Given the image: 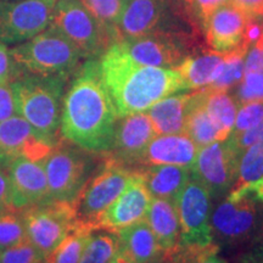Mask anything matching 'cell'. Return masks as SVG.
<instances>
[{"label": "cell", "instance_id": "6da1fadb", "mask_svg": "<svg viewBox=\"0 0 263 263\" xmlns=\"http://www.w3.org/2000/svg\"><path fill=\"white\" fill-rule=\"evenodd\" d=\"M118 121L97 59H88L73 73L64 95L61 137L82 149L105 155L111 150Z\"/></svg>", "mask_w": 263, "mask_h": 263}, {"label": "cell", "instance_id": "7a4b0ae2", "mask_svg": "<svg viewBox=\"0 0 263 263\" xmlns=\"http://www.w3.org/2000/svg\"><path fill=\"white\" fill-rule=\"evenodd\" d=\"M99 65L118 118L143 112L157 101L186 90L182 77L174 68L138 64L120 43L105 50Z\"/></svg>", "mask_w": 263, "mask_h": 263}, {"label": "cell", "instance_id": "3957f363", "mask_svg": "<svg viewBox=\"0 0 263 263\" xmlns=\"http://www.w3.org/2000/svg\"><path fill=\"white\" fill-rule=\"evenodd\" d=\"M67 76L20 73L10 82L16 111L43 140L54 146L61 139V111Z\"/></svg>", "mask_w": 263, "mask_h": 263}, {"label": "cell", "instance_id": "277c9868", "mask_svg": "<svg viewBox=\"0 0 263 263\" xmlns=\"http://www.w3.org/2000/svg\"><path fill=\"white\" fill-rule=\"evenodd\" d=\"M10 55L20 73L67 77L73 76L84 59L80 49L52 25L35 37L14 45Z\"/></svg>", "mask_w": 263, "mask_h": 263}, {"label": "cell", "instance_id": "5b68a950", "mask_svg": "<svg viewBox=\"0 0 263 263\" xmlns=\"http://www.w3.org/2000/svg\"><path fill=\"white\" fill-rule=\"evenodd\" d=\"M97 154L82 149L61 138L42 161L52 201L73 203L97 168Z\"/></svg>", "mask_w": 263, "mask_h": 263}, {"label": "cell", "instance_id": "8992f818", "mask_svg": "<svg viewBox=\"0 0 263 263\" xmlns=\"http://www.w3.org/2000/svg\"><path fill=\"white\" fill-rule=\"evenodd\" d=\"M101 157L103 161L91 173L73 202L80 226L90 230H95V223L101 213L126 190L137 172L112 157Z\"/></svg>", "mask_w": 263, "mask_h": 263}, {"label": "cell", "instance_id": "52a82bcc", "mask_svg": "<svg viewBox=\"0 0 263 263\" xmlns=\"http://www.w3.org/2000/svg\"><path fill=\"white\" fill-rule=\"evenodd\" d=\"M80 49L84 59H97L112 45L110 37L82 0H58L51 24Z\"/></svg>", "mask_w": 263, "mask_h": 263}, {"label": "cell", "instance_id": "ba28073f", "mask_svg": "<svg viewBox=\"0 0 263 263\" xmlns=\"http://www.w3.org/2000/svg\"><path fill=\"white\" fill-rule=\"evenodd\" d=\"M26 236L45 258L80 226L73 203L49 201L22 210Z\"/></svg>", "mask_w": 263, "mask_h": 263}, {"label": "cell", "instance_id": "9c48e42d", "mask_svg": "<svg viewBox=\"0 0 263 263\" xmlns=\"http://www.w3.org/2000/svg\"><path fill=\"white\" fill-rule=\"evenodd\" d=\"M58 0H0V42L17 45L48 28Z\"/></svg>", "mask_w": 263, "mask_h": 263}, {"label": "cell", "instance_id": "30bf717a", "mask_svg": "<svg viewBox=\"0 0 263 263\" xmlns=\"http://www.w3.org/2000/svg\"><path fill=\"white\" fill-rule=\"evenodd\" d=\"M211 194L199 180L190 177L174 200L180 224L179 245L213 244L211 228Z\"/></svg>", "mask_w": 263, "mask_h": 263}, {"label": "cell", "instance_id": "8fae6325", "mask_svg": "<svg viewBox=\"0 0 263 263\" xmlns=\"http://www.w3.org/2000/svg\"><path fill=\"white\" fill-rule=\"evenodd\" d=\"M241 153L228 138L217 140L197 151L190 167L192 177L209 190L211 196L222 195L232 188Z\"/></svg>", "mask_w": 263, "mask_h": 263}, {"label": "cell", "instance_id": "7c38bea8", "mask_svg": "<svg viewBox=\"0 0 263 263\" xmlns=\"http://www.w3.org/2000/svg\"><path fill=\"white\" fill-rule=\"evenodd\" d=\"M185 14L174 0H129L117 27V43L170 27Z\"/></svg>", "mask_w": 263, "mask_h": 263}, {"label": "cell", "instance_id": "4fadbf2b", "mask_svg": "<svg viewBox=\"0 0 263 263\" xmlns=\"http://www.w3.org/2000/svg\"><path fill=\"white\" fill-rule=\"evenodd\" d=\"M157 136L149 116L139 112L118 118L111 150L105 155L132 171L140 170V161L151 140Z\"/></svg>", "mask_w": 263, "mask_h": 263}, {"label": "cell", "instance_id": "5bb4252c", "mask_svg": "<svg viewBox=\"0 0 263 263\" xmlns=\"http://www.w3.org/2000/svg\"><path fill=\"white\" fill-rule=\"evenodd\" d=\"M51 149L20 115L0 122V166L4 168L18 159L43 161Z\"/></svg>", "mask_w": 263, "mask_h": 263}, {"label": "cell", "instance_id": "9a60e30c", "mask_svg": "<svg viewBox=\"0 0 263 263\" xmlns=\"http://www.w3.org/2000/svg\"><path fill=\"white\" fill-rule=\"evenodd\" d=\"M151 199L140 173L136 172L126 190L101 213L95 223V230L104 229L118 233L146 217Z\"/></svg>", "mask_w": 263, "mask_h": 263}, {"label": "cell", "instance_id": "2e32d148", "mask_svg": "<svg viewBox=\"0 0 263 263\" xmlns=\"http://www.w3.org/2000/svg\"><path fill=\"white\" fill-rule=\"evenodd\" d=\"M256 200L251 195L241 199H226L217 206L211 215L213 241L215 238L227 244L245 240L255 227Z\"/></svg>", "mask_w": 263, "mask_h": 263}, {"label": "cell", "instance_id": "e0dca14e", "mask_svg": "<svg viewBox=\"0 0 263 263\" xmlns=\"http://www.w3.org/2000/svg\"><path fill=\"white\" fill-rule=\"evenodd\" d=\"M6 172L15 209L24 210L52 201L42 161L18 159L6 167Z\"/></svg>", "mask_w": 263, "mask_h": 263}, {"label": "cell", "instance_id": "ac0fdd59", "mask_svg": "<svg viewBox=\"0 0 263 263\" xmlns=\"http://www.w3.org/2000/svg\"><path fill=\"white\" fill-rule=\"evenodd\" d=\"M250 20L242 10L230 3L216 10L201 28L210 50L228 54L240 47Z\"/></svg>", "mask_w": 263, "mask_h": 263}, {"label": "cell", "instance_id": "d6986e66", "mask_svg": "<svg viewBox=\"0 0 263 263\" xmlns=\"http://www.w3.org/2000/svg\"><path fill=\"white\" fill-rule=\"evenodd\" d=\"M197 149L188 134H164L156 136L147 145L140 161V168L145 166L171 164L190 167L195 162Z\"/></svg>", "mask_w": 263, "mask_h": 263}, {"label": "cell", "instance_id": "ffe728a7", "mask_svg": "<svg viewBox=\"0 0 263 263\" xmlns=\"http://www.w3.org/2000/svg\"><path fill=\"white\" fill-rule=\"evenodd\" d=\"M120 252L134 263H161L164 252L146 219L134 223L116 233Z\"/></svg>", "mask_w": 263, "mask_h": 263}, {"label": "cell", "instance_id": "44dd1931", "mask_svg": "<svg viewBox=\"0 0 263 263\" xmlns=\"http://www.w3.org/2000/svg\"><path fill=\"white\" fill-rule=\"evenodd\" d=\"M145 219L159 241L161 249L163 250L164 256L172 252L179 245V217L176 202L173 200L153 197Z\"/></svg>", "mask_w": 263, "mask_h": 263}, {"label": "cell", "instance_id": "7402d4cb", "mask_svg": "<svg viewBox=\"0 0 263 263\" xmlns=\"http://www.w3.org/2000/svg\"><path fill=\"white\" fill-rule=\"evenodd\" d=\"M138 172L140 173L151 196L173 201L192 177L188 167L171 164L145 166Z\"/></svg>", "mask_w": 263, "mask_h": 263}, {"label": "cell", "instance_id": "603a6c76", "mask_svg": "<svg viewBox=\"0 0 263 263\" xmlns=\"http://www.w3.org/2000/svg\"><path fill=\"white\" fill-rule=\"evenodd\" d=\"M190 94L170 95L147 110L146 115L157 136L184 133Z\"/></svg>", "mask_w": 263, "mask_h": 263}, {"label": "cell", "instance_id": "cb8c5ba5", "mask_svg": "<svg viewBox=\"0 0 263 263\" xmlns=\"http://www.w3.org/2000/svg\"><path fill=\"white\" fill-rule=\"evenodd\" d=\"M184 133L188 134L197 149L221 140L218 126L206 110L205 89L195 90L190 94Z\"/></svg>", "mask_w": 263, "mask_h": 263}, {"label": "cell", "instance_id": "d4e9b609", "mask_svg": "<svg viewBox=\"0 0 263 263\" xmlns=\"http://www.w3.org/2000/svg\"><path fill=\"white\" fill-rule=\"evenodd\" d=\"M224 54L213 50H201L185 57L174 67L182 77L186 89L200 90L209 87Z\"/></svg>", "mask_w": 263, "mask_h": 263}, {"label": "cell", "instance_id": "484cf974", "mask_svg": "<svg viewBox=\"0 0 263 263\" xmlns=\"http://www.w3.org/2000/svg\"><path fill=\"white\" fill-rule=\"evenodd\" d=\"M263 179V144H255L242 151L236 176L227 199L238 200L251 194L256 184Z\"/></svg>", "mask_w": 263, "mask_h": 263}, {"label": "cell", "instance_id": "4316f807", "mask_svg": "<svg viewBox=\"0 0 263 263\" xmlns=\"http://www.w3.org/2000/svg\"><path fill=\"white\" fill-rule=\"evenodd\" d=\"M205 89V106L218 126L221 140L227 139L233 132L239 104L229 91Z\"/></svg>", "mask_w": 263, "mask_h": 263}, {"label": "cell", "instance_id": "83f0119b", "mask_svg": "<svg viewBox=\"0 0 263 263\" xmlns=\"http://www.w3.org/2000/svg\"><path fill=\"white\" fill-rule=\"evenodd\" d=\"M250 45L244 41L240 47L224 54L222 64L217 68L213 81L206 89L230 91L240 83L244 76V61Z\"/></svg>", "mask_w": 263, "mask_h": 263}, {"label": "cell", "instance_id": "f1b7e54d", "mask_svg": "<svg viewBox=\"0 0 263 263\" xmlns=\"http://www.w3.org/2000/svg\"><path fill=\"white\" fill-rule=\"evenodd\" d=\"M120 252V240L116 233L93 230L80 263H114Z\"/></svg>", "mask_w": 263, "mask_h": 263}, {"label": "cell", "instance_id": "f546056e", "mask_svg": "<svg viewBox=\"0 0 263 263\" xmlns=\"http://www.w3.org/2000/svg\"><path fill=\"white\" fill-rule=\"evenodd\" d=\"M91 232L93 230L78 226L45 258V263H80Z\"/></svg>", "mask_w": 263, "mask_h": 263}, {"label": "cell", "instance_id": "4dcf8cb0", "mask_svg": "<svg viewBox=\"0 0 263 263\" xmlns=\"http://www.w3.org/2000/svg\"><path fill=\"white\" fill-rule=\"evenodd\" d=\"M107 33L112 44L117 43V27L124 9L123 0H82Z\"/></svg>", "mask_w": 263, "mask_h": 263}, {"label": "cell", "instance_id": "1f68e13d", "mask_svg": "<svg viewBox=\"0 0 263 263\" xmlns=\"http://www.w3.org/2000/svg\"><path fill=\"white\" fill-rule=\"evenodd\" d=\"M26 238L22 210L11 207L0 212V250L10 248Z\"/></svg>", "mask_w": 263, "mask_h": 263}, {"label": "cell", "instance_id": "d6a6232c", "mask_svg": "<svg viewBox=\"0 0 263 263\" xmlns=\"http://www.w3.org/2000/svg\"><path fill=\"white\" fill-rule=\"evenodd\" d=\"M0 263H45V257L26 238L10 248L0 250Z\"/></svg>", "mask_w": 263, "mask_h": 263}, {"label": "cell", "instance_id": "836d02e7", "mask_svg": "<svg viewBox=\"0 0 263 263\" xmlns=\"http://www.w3.org/2000/svg\"><path fill=\"white\" fill-rule=\"evenodd\" d=\"M234 98L240 105L263 101V73L261 72H246L242 80L236 85Z\"/></svg>", "mask_w": 263, "mask_h": 263}, {"label": "cell", "instance_id": "e575fe53", "mask_svg": "<svg viewBox=\"0 0 263 263\" xmlns=\"http://www.w3.org/2000/svg\"><path fill=\"white\" fill-rule=\"evenodd\" d=\"M263 120V101L249 103L240 105V108L236 112L235 123L233 132L230 134H240L242 132L251 129L252 127Z\"/></svg>", "mask_w": 263, "mask_h": 263}, {"label": "cell", "instance_id": "d590c367", "mask_svg": "<svg viewBox=\"0 0 263 263\" xmlns=\"http://www.w3.org/2000/svg\"><path fill=\"white\" fill-rule=\"evenodd\" d=\"M229 0H192V4L186 10V15L192 18L193 22L202 28L216 10L221 6L228 4Z\"/></svg>", "mask_w": 263, "mask_h": 263}, {"label": "cell", "instance_id": "8d00e7d4", "mask_svg": "<svg viewBox=\"0 0 263 263\" xmlns=\"http://www.w3.org/2000/svg\"><path fill=\"white\" fill-rule=\"evenodd\" d=\"M228 139L234 144L236 150L242 154V151L255 144H263V120L257 126L252 127L240 134H230Z\"/></svg>", "mask_w": 263, "mask_h": 263}, {"label": "cell", "instance_id": "74e56055", "mask_svg": "<svg viewBox=\"0 0 263 263\" xmlns=\"http://www.w3.org/2000/svg\"><path fill=\"white\" fill-rule=\"evenodd\" d=\"M261 72L263 73V35L249 48L245 55L244 73Z\"/></svg>", "mask_w": 263, "mask_h": 263}, {"label": "cell", "instance_id": "f35d334b", "mask_svg": "<svg viewBox=\"0 0 263 263\" xmlns=\"http://www.w3.org/2000/svg\"><path fill=\"white\" fill-rule=\"evenodd\" d=\"M18 73L10 50L4 43L0 42V83H10Z\"/></svg>", "mask_w": 263, "mask_h": 263}, {"label": "cell", "instance_id": "ab89813d", "mask_svg": "<svg viewBox=\"0 0 263 263\" xmlns=\"http://www.w3.org/2000/svg\"><path fill=\"white\" fill-rule=\"evenodd\" d=\"M17 115L10 83H0V122Z\"/></svg>", "mask_w": 263, "mask_h": 263}, {"label": "cell", "instance_id": "60d3db41", "mask_svg": "<svg viewBox=\"0 0 263 263\" xmlns=\"http://www.w3.org/2000/svg\"><path fill=\"white\" fill-rule=\"evenodd\" d=\"M229 3L242 10L250 18L263 20V0H229Z\"/></svg>", "mask_w": 263, "mask_h": 263}, {"label": "cell", "instance_id": "b9f144b4", "mask_svg": "<svg viewBox=\"0 0 263 263\" xmlns=\"http://www.w3.org/2000/svg\"><path fill=\"white\" fill-rule=\"evenodd\" d=\"M12 197H11V186L6 168L0 166V212L11 209Z\"/></svg>", "mask_w": 263, "mask_h": 263}, {"label": "cell", "instance_id": "7bdbcfd3", "mask_svg": "<svg viewBox=\"0 0 263 263\" xmlns=\"http://www.w3.org/2000/svg\"><path fill=\"white\" fill-rule=\"evenodd\" d=\"M250 195L254 197L256 201L263 202V179L259 183L256 184L254 188H252Z\"/></svg>", "mask_w": 263, "mask_h": 263}, {"label": "cell", "instance_id": "ee69618b", "mask_svg": "<svg viewBox=\"0 0 263 263\" xmlns=\"http://www.w3.org/2000/svg\"><path fill=\"white\" fill-rule=\"evenodd\" d=\"M249 261H263V235L261 240H259V244L255 250L254 256H251V258Z\"/></svg>", "mask_w": 263, "mask_h": 263}, {"label": "cell", "instance_id": "f6af8a7d", "mask_svg": "<svg viewBox=\"0 0 263 263\" xmlns=\"http://www.w3.org/2000/svg\"><path fill=\"white\" fill-rule=\"evenodd\" d=\"M197 263H227V262L224 261V259L217 257V255H212V256H209V257L201 259V261L197 262Z\"/></svg>", "mask_w": 263, "mask_h": 263}, {"label": "cell", "instance_id": "bcb514c9", "mask_svg": "<svg viewBox=\"0 0 263 263\" xmlns=\"http://www.w3.org/2000/svg\"><path fill=\"white\" fill-rule=\"evenodd\" d=\"M176 3L184 10V11H185L186 14V10H188L190 4H192V0H176Z\"/></svg>", "mask_w": 263, "mask_h": 263}, {"label": "cell", "instance_id": "7dc6e473", "mask_svg": "<svg viewBox=\"0 0 263 263\" xmlns=\"http://www.w3.org/2000/svg\"><path fill=\"white\" fill-rule=\"evenodd\" d=\"M114 263H134V262H132L130 259L127 258L126 256H124L123 254H121V252H118L117 257H116V259H115Z\"/></svg>", "mask_w": 263, "mask_h": 263}, {"label": "cell", "instance_id": "c3c4849f", "mask_svg": "<svg viewBox=\"0 0 263 263\" xmlns=\"http://www.w3.org/2000/svg\"><path fill=\"white\" fill-rule=\"evenodd\" d=\"M248 263H263V261H248Z\"/></svg>", "mask_w": 263, "mask_h": 263}, {"label": "cell", "instance_id": "681fc988", "mask_svg": "<svg viewBox=\"0 0 263 263\" xmlns=\"http://www.w3.org/2000/svg\"><path fill=\"white\" fill-rule=\"evenodd\" d=\"M161 263H171V262H168V261H166V259H163V261H162V262H161Z\"/></svg>", "mask_w": 263, "mask_h": 263}, {"label": "cell", "instance_id": "f907efd6", "mask_svg": "<svg viewBox=\"0 0 263 263\" xmlns=\"http://www.w3.org/2000/svg\"><path fill=\"white\" fill-rule=\"evenodd\" d=\"M123 2H124V4H126V3L129 2V0H123Z\"/></svg>", "mask_w": 263, "mask_h": 263}]
</instances>
